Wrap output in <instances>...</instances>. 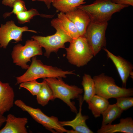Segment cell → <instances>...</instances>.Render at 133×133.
I'll use <instances>...</instances> for the list:
<instances>
[{
  "label": "cell",
  "instance_id": "cell-1",
  "mask_svg": "<svg viewBox=\"0 0 133 133\" xmlns=\"http://www.w3.org/2000/svg\"><path fill=\"white\" fill-rule=\"evenodd\" d=\"M129 6L114 3L111 0H95L92 4L81 5L77 8L88 14L90 22L103 23L108 22L113 14Z\"/></svg>",
  "mask_w": 133,
  "mask_h": 133
},
{
  "label": "cell",
  "instance_id": "cell-2",
  "mask_svg": "<svg viewBox=\"0 0 133 133\" xmlns=\"http://www.w3.org/2000/svg\"><path fill=\"white\" fill-rule=\"evenodd\" d=\"M26 71L22 75L16 77V84L26 81L47 78H65L68 75L75 74L73 71H65L57 67L44 64L35 57Z\"/></svg>",
  "mask_w": 133,
  "mask_h": 133
},
{
  "label": "cell",
  "instance_id": "cell-3",
  "mask_svg": "<svg viewBox=\"0 0 133 133\" xmlns=\"http://www.w3.org/2000/svg\"><path fill=\"white\" fill-rule=\"evenodd\" d=\"M51 89L54 100L56 98L61 100L65 103L73 112L78 111L71 100L78 99L83 92V89L77 86L69 85L66 83L61 78H44Z\"/></svg>",
  "mask_w": 133,
  "mask_h": 133
},
{
  "label": "cell",
  "instance_id": "cell-4",
  "mask_svg": "<svg viewBox=\"0 0 133 133\" xmlns=\"http://www.w3.org/2000/svg\"><path fill=\"white\" fill-rule=\"evenodd\" d=\"M93 78L95 84L96 94L106 99L133 95V88L119 86L113 78L104 73L95 76Z\"/></svg>",
  "mask_w": 133,
  "mask_h": 133
},
{
  "label": "cell",
  "instance_id": "cell-5",
  "mask_svg": "<svg viewBox=\"0 0 133 133\" xmlns=\"http://www.w3.org/2000/svg\"><path fill=\"white\" fill-rule=\"evenodd\" d=\"M66 48V58L69 63L78 67L83 66L94 56L87 40L84 36L72 39Z\"/></svg>",
  "mask_w": 133,
  "mask_h": 133
},
{
  "label": "cell",
  "instance_id": "cell-6",
  "mask_svg": "<svg viewBox=\"0 0 133 133\" xmlns=\"http://www.w3.org/2000/svg\"><path fill=\"white\" fill-rule=\"evenodd\" d=\"M42 54V47L37 41L32 39L27 40L24 46L20 44L15 45L11 56L15 65L26 69L29 66L27 63L31 61V58Z\"/></svg>",
  "mask_w": 133,
  "mask_h": 133
},
{
  "label": "cell",
  "instance_id": "cell-7",
  "mask_svg": "<svg viewBox=\"0 0 133 133\" xmlns=\"http://www.w3.org/2000/svg\"><path fill=\"white\" fill-rule=\"evenodd\" d=\"M14 104L23 111L28 113L36 121L50 132L54 133H67L68 130L61 125L57 117L49 116L40 109L28 106L21 100H15Z\"/></svg>",
  "mask_w": 133,
  "mask_h": 133
},
{
  "label": "cell",
  "instance_id": "cell-8",
  "mask_svg": "<svg viewBox=\"0 0 133 133\" xmlns=\"http://www.w3.org/2000/svg\"><path fill=\"white\" fill-rule=\"evenodd\" d=\"M108 22L99 23L90 22L84 36L93 53L96 55L106 45V30Z\"/></svg>",
  "mask_w": 133,
  "mask_h": 133
},
{
  "label": "cell",
  "instance_id": "cell-9",
  "mask_svg": "<svg viewBox=\"0 0 133 133\" xmlns=\"http://www.w3.org/2000/svg\"><path fill=\"white\" fill-rule=\"evenodd\" d=\"M32 38L45 49L44 55L47 57L52 52H56L60 48H65V43L70 42L72 40L68 36L57 31L52 35L46 36L33 35Z\"/></svg>",
  "mask_w": 133,
  "mask_h": 133
},
{
  "label": "cell",
  "instance_id": "cell-10",
  "mask_svg": "<svg viewBox=\"0 0 133 133\" xmlns=\"http://www.w3.org/2000/svg\"><path fill=\"white\" fill-rule=\"evenodd\" d=\"M25 32L37 33L35 31L29 29L27 26L18 27L12 20L1 24L0 27V47L6 48L12 40L16 42L22 41V33Z\"/></svg>",
  "mask_w": 133,
  "mask_h": 133
},
{
  "label": "cell",
  "instance_id": "cell-11",
  "mask_svg": "<svg viewBox=\"0 0 133 133\" xmlns=\"http://www.w3.org/2000/svg\"><path fill=\"white\" fill-rule=\"evenodd\" d=\"M51 26L56 31L61 32L72 39L80 36L75 26L65 13L60 12L57 17L51 21Z\"/></svg>",
  "mask_w": 133,
  "mask_h": 133
},
{
  "label": "cell",
  "instance_id": "cell-12",
  "mask_svg": "<svg viewBox=\"0 0 133 133\" xmlns=\"http://www.w3.org/2000/svg\"><path fill=\"white\" fill-rule=\"evenodd\" d=\"M108 57L113 62L117 69L122 83V87L126 88L127 81L130 75L133 77L132 65L121 57L116 56L105 48H103Z\"/></svg>",
  "mask_w": 133,
  "mask_h": 133
},
{
  "label": "cell",
  "instance_id": "cell-13",
  "mask_svg": "<svg viewBox=\"0 0 133 133\" xmlns=\"http://www.w3.org/2000/svg\"><path fill=\"white\" fill-rule=\"evenodd\" d=\"M78 99L79 102V112L77 113L75 118L69 121H59L63 126H69L72 127L77 133H93L86 125V121L89 118L87 116L83 115L82 114V106L83 100L80 95Z\"/></svg>",
  "mask_w": 133,
  "mask_h": 133
},
{
  "label": "cell",
  "instance_id": "cell-14",
  "mask_svg": "<svg viewBox=\"0 0 133 133\" xmlns=\"http://www.w3.org/2000/svg\"><path fill=\"white\" fill-rule=\"evenodd\" d=\"M28 122L26 117H17L9 114L6 117L5 124L0 130V133H27L26 126Z\"/></svg>",
  "mask_w": 133,
  "mask_h": 133
},
{
  "label": "cell",
  "instance_id": "cell-15",
  "mask_svg": "<svg viewBox=\"0 0 133 133\" xmlns=\"http://www.w3.org/2000/svg\"><path fill=\"white\" fill-rule=\"evenodd\" d=\"M65 14L75 25L80 36H84L90 22L88 14L83 10L78 8Z\"/></svg>",
  "mask_w": 133,
  "mask_h": 133
},
{
  "label": "cell",
  "instance_id": "cell-16",
  "mask_svg": "<svg viewBox=\"0 0 133 133\" xmlns=\"http://www.w3.org/2000/svg\"><path fill=\"white\" fill-rule=\"evenodd\" d=\"M15 93L9 83L0 81V114L9 111L14 104Z\"/></svg>",
  "mask_w": 133,
  "mask_h": 133
},
{
  "label": "cell",
  "instance_id": "cell-17",
  "mask_svg": "<svg viewBox=\"0 0 133 133\" xmlns=\"http://www.w3.org/2000/svg\"><path fill=\"white\" fill-rule=\"evenodd\" d=\"M133 133V120L132 117L122 118L117 124L112 123L101 126L97 131L98 133Z\"/></svg>",
  "mask_w": 133,
  "mask_h": 133
},
{
  "label": "cell",
  "instance_id": "cell-18",
  "mask_svg": "<svg viewBox=\"0 0 133 133\" xmlns=\"http://www.w3.org/2000/svg\"><path fill=\"white\" fill-rule=\"evenodd\" d=\"M88 108L95 118L100 117L109 104L108 100L95 94L87 103Z\"/></svg>",
  "mask_w": 133,
  "mask_h": 133
},
{
  "label": "cell",
  "instance_id": "cell-19",
  "mask_svg": "<svg viewBox=\"0 0 133 133\" xmlns=\"http://www.w3.org/2000/svg\"><path fill=\"white\" fill-rule=\"evenodd\" d=\"M85 0H54L52 4L57 10L65 14L85 3Z\"/></svg>",
  "mask_w": 133,
  "mask_h": 133
},
{
  "label": "cell",
  "instance_id": "cell-20",
  "mask_svg": "<svg viewBox=\"0 0 133 133\" xmlns=\"http://www.w3.org/2000/svg\"><path fill=\"white\" fill-rule=\"evenodd\" d=\"M123 112L116 104H109L101 114L102 121L101 126L112 123L120 116Z\"/></svg>",
  "mask_w": 133,
  "mask_h": 133
},
{
  "label": "cell",
  "instance_id": "cell-21",
  "mask_svg": "<svg viewBox=\"0 0 133 133\" xmlns=\"http://www.w3.org/2000/svg\"><path fill=\"white\" fill-rule=\"evenodd\" d=\"M82 85L84 92L83 100L87 103L96 94L95 84L94 79L89 74H84L83 77Z\"/></svg>",
  "mask_w": 133,
  "mask_h": 133
},
{
  "label": "cell",
  "instance_id": "cell-22",
  "mask_svg": "<svg viewBox=\"0 0 133 133\" xmlns=\"http://www.w3.org/2000/svg\"><path fill=\"white\" fill-rule=\"evenodd\" d=\"M42 82L41 89L36 96L38 104L44 106L50 100H53L54 99L53 92L46 81L44 80Z\"/></svg>",
  "mask_w": 133,
  "mask_h": 133
},
{
  "label": "cell",
  "instance_id": "cell-23",
  "mask_svg": "<svg viewBox=\"0 0 133 133\" xmlns=\"http://www.w3.org/2000/svg\"><path fill=\"white\" fill-rule=\"evenodd\" d=\"M16 15L18 23L22 24L29 22L31 19L35 16L41 15L36 9L33 8L18 13Z\"/></svg>",
  "mask_w": 133,
  "mask_h": 133
},
{
  "label": "cell",
  "instance_id": "cell-24",
  "mask_svg": "<svg viewBox=\"0 0 133 133\" xmlns=\"http://www.w3.org/2000/svg\"><path fill=\"white\" fill-rule=\"evenodd\" d=\"M42 84V82L39 83L36 80H33L21 83L19 87L26 89L33 95L36 96L39 92Z\"/></svg>",
  "mask_w": 133,
  "mask_h": 133
},
{
  "label": "cell",
  "instance_id": "cell-25",
  "mask_svg": "<svg viewBox=\"0 0 133 133\" xmlns=\"http://www.w3.org/2000/svg\"><path fill=\"white\" fill-rule=\"evenodd\" d=\"M129 97H123L116 98L115 103L123 111L133 106V98Z\"/></svg>",
  "mask_w": 133,
  "mask_h": 133
},
{
  "label": "cell",
  "instance_id": "cell-26",
  "mask_svg": "<svg viewBox=\"0 0 133 133\" xmlns=\"http://www.w3.org/2000/svg\"><path fill=\"white\" fill-rule=\"evenodd\" d=\"M12 11L9 13H6L3 15L5 18L10 16L12 14L16 15L17 13L27 10L25 2L23 0H16L14 3Z\"/></svg>",
  "mask_w": 133,
  "mask_h": 133
},
{
  "label": "cell",
  "instance_id": "cell-27",
  "mask_svg": "<svg viewBox=\"0 0 133 133\" xmlns=\"http://www.w3.org/2000/svg\"><path fill=\"white\" fill-rule=\"evenodd\" d=\"M116 3L133 6V0H118Z\"/></svg>",
  "mask_w": 133,
  "mask_h": 133
},
{
  "label": "cell",
  "instance_id": "cell-28",
  "mask_svg": "<svg viewBox=\"0 0 133 133\" xmlns=\"http://www.w3.org/2000/svg\"><path fill=\"white\" fill-rule=\"evenodd\" d=\"M16 0H2V3L4 5L12 8L14 2Z\"/></svg>",
  "mask_w": 133,
  "mask_h": 133
},
{
  "label": "cell",
  "instance_id": "cell-29",
  "mask_svg": "<svg viewBox=\"0 0 133 133\" xmlns=\"http://www.w3.org/2000/svg\"><path fill=\"white\" fill-rule=\"evenodd\" d=\"M32 1H39L44 2L47 8L49 9L51 7V5L54 0H32Z\"/></svg>",
  "mask_w": 133,
  "mask_h": 133
},
{
  "label": "cell",
  "instance_id": "cell-30",
  "mask_svg": "<svg viewBox=\"0 0 133 133\" xmlns=\"http://www.w3.org/2000/svg\"><path fill=\"white\" fill-rule=\"evenodd\" d=\"M6 117L0 114V128L5 122Z\"/></svg>",
  "mask_w": 133,
  "mask_h": 133
},
{
  "label": "cell",
  "instance_id": "cell-31",
  "mask_svg": "<svg viewBox=\"0 0 133 133\" xmlns=\"http://www.w3.org/2000/svg\"><path fill=\"white\" fill-rule=\"evenodd\" d=\"M118 0H111L113 2L116 3L117 1Z\"/></svg>",
  "mask_w": 133,
  "mask_h": 133
}]
</instances>
